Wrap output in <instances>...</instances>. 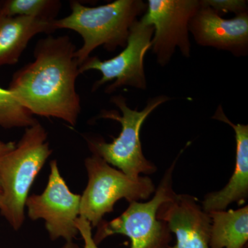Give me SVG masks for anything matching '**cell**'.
Segmentation results:
<instances>
[{"label": "cell", "mask_w": 248, "mask_h": 248, "mask_svg": "<svg viewBox=\"0 0 248 248\" xmlns=\"http://www.w3.org/2000/svg\"><path fill=\"white\" fill-rule=\"evenodd\" d=\"M68 35L48 36L36 44L35 60L14 73L9 91L32 115L54 117L75 126L81 112L76 81L80 76Z\"/></svg>", "instance_id": "1"}, {"label": "cell", "mask_w": 248, "mask_h": 248, "mask_svg": "<svg viewBox=\"0 0 248 248\" xmlns=\"http://www.w3.org/2000/svg\"><path fill=\"white\" fill-rule=\"evenodd\" d=\"M70 6L71 14L53 24L55 30L69 29L81 35L83 45L75 53L79 66L100 46L110 52L125 48L130 27L147 10L141 0H117L96 7L71 1Z\"/></svg>", "instance_id": "2"}, {"label": "cell", "mask_w": 248, "mask_h": 248, "mask_svg": "<svg viewBox=\"0 0 248 248\" xmlns=\"http://www.w3.org/2000/svg\"><path fill=\"white\" fill-rule=\"evenodd\" d=\"M51 153L46 131L37 122L26 128L14 149L0 159L3 190L0 211L16 231L24 223L31 186Z\"/></svg>", "instance_id": "3"}, {"label": "cell", "mask_w": 248, "mask_h": 248, "mask_svg": "<svg viewBox=\"0 0 248 248\" xmlns=\"http://www.w3.org/2000/svg\"><path fill=\"white\" fill-rule=\"evenodd\" d=\"M170 99L166 95L151 98L146 107L138 111L128 107L124 96H113L111 102L120 108L122 116L115 110H103L99 117L117 121L122 125V130L112 143H107L102 139L88 140L93 155L100 156L108 164L118 168L125 175L133 179L140 177L141 174L148 175L156 172V166L143 154L140 132L147 117Z\"/></svg>", "instance_id": "4"}, {"label": "cell", "mask_w": 248, "mask_h": 248, "mask_svg": "<svg viewBox=\"0 0 248 248\" xmlns=\"http://www.w3.org/2000/svg\"><path fill=\"white\" fill-rule=\"evenodd\" d=\"M178 159L179 156L166 170L151 200L132 202L120 217L99 223L93 236L96 244L112 235L122 234L130 239V248H169L172 232L156 215L161 204L177 195L173 190L172 174Z\"/></svg>", "instance_id": "5"}, {"label": "cell", "mask_w": 248, "mask_h": 248, "mask_svg": "<svg viewBox=\"0 0 248 248\" xmlns=\"http://www.w3.org/2000/svg\"><path fill=\"white\" fill-rule=\"evenodd\" d=\"M85 166L89 182L81 196L79 217L86 218L92 228L99 226L106 214L113 211L117 201L125 199L132 203L146 200L156 190L151 178L129 177L97 155L86 158Z\"/></svg>", "instance_id": "6"}, {"label": "cell", "mask_w": 248, "mask_h": 248, "mask_svg": "<svg viewBox=\"0 0 248 248\" xmlns=\"http://www.w3.org/2000/svg\"><path fill=\"white\" fill-rule=\"evenodd\" d=\"M153 34V27L138 19L130 27L126 46L117 56L107 60H101L97 56L89 57L79 66L80 74L96 70L102 75V78L93 84V92L110 81L113 82L105 89L108 94L124 86L146 89L143 60L151 48Z\"/></svg>", "instance_id": "7"}, {"label": "cell", "mask_w": 248, "mask_h": 248, "mask_svg": "<svg viewBox=\"0 0 248 248\" xmlns=\"http://www.w3.org/2000/svg\"><path fill=\"white\" fill-rule=\"evenodd\" d=\"M200 6L197 0H148L141 21L154 28L151 48L161 66L169 63L176 48L190 58L189 23Z\"/></svg>", "instance_id": "8"}, {"label": "cell", "mask_w": 248, "mask_h": 248, "mask_svg": "<svg viewBox=\"0 0 248 248\" xmlns=\"http://www.w3.org/2000/svg\"><path fill=\"white\" fill-rule=\"evenodd\" d=\"M48 182L41 195L28 197V216L35 221L44 219L52 239L62 237L72 242L78 231L76 220L79 217L81 195L73 193L60 174L58 162H50Z\"/></svg>", "instance_id": "9"}, {"label": "cell", "mask_w": 248, "mask_h": 248, "mask_svg": "<svg viewBox=\"0 0 248 248\" xmlns=\"http://www.w3.org/2000/svg\"><path fill=\"white\" fill-rule=\"evenodd\" d=\"M198 202L185 194L160 205L157 218L166 222L176 236V244L169 248H210L211 218Z\"/></svg>", "instance_id": "10"}, {"label": "cell", "mask_w": 248, "mask_h": 248, "mask_svg": "<svg viewBox=\"0 0 248 248\" xmlns=\"http://www.w3.org/2000/svg\"><path fill=\"white\" fill-rule=\"evenodd\" d=\"M189 23L197 44L228 50L236 56L248 52V14L236 15L232 19H223L211 8L202 4Z\"/></svg>", "instance_id": "11"}, {"label": "cell", "mask_w": 248, "mask_h": 248, "mask_svg": "<svg viewBox=\"0 0 248 248\" xmlns=\"http://www.w3.org/2000/svg\"><path fill=\"white\" fill-rule=\"evenodd\" d=\"M231 125L236 140V162L232 175L227 185L221 190L205 195L202 208L205 213L226 210L229 205L236 203L241 205L248 198V125L234 124L225 115L221 106L217 108L213 117Z\"/></svg>", "instance_id": "12"}, {"label": "cell", "mask_w": 248, "mask_h": 248, "mask_svg": "<svg viewBox=\"0 0 248 248\" xmlns=\"http://www.w3.org/2000/svg\"><path fill=\"white\" fill-rule=\"evenodd\" d=\"M53 22L0 14V66L16 64L32 37L56 31Z\"/></svg>", "instance_id": "13"}, {"label": "cell", "mask_w": 248, "mask_h": 248, "mask_svg": "<svg viewBox=\"0 0 248 248\" xmlns=\"http://www.w3.org/2000/svg\"><path fill=\"white\" fill-rule=\"evenodd\" d=\"M211 218L210 248H246L248 242V206L209 213Z\"/></svg>", "instance_id": "14"}, {"label": "cell", "mask_w": 248, "mask_h": 248, "mask_svg": "<svg viewBox=\"0 0 248 248\" xmlns=\"http://www.w3.org/2000/svg\"><path fill=\"white\" fill-rule=\"evenodd\" d=\"M62 6V1L59 0H1L0 14L53 22Z\"/></svg>", "instance_id": "15"}, {"label": "cell", "mask_w": 248, "mask_h": 248, "mask_svg": "<svg viewBox=\"0 0 248 248\" xmlns=\"http://www.w3.org/2000/svg\"><path fill=\"white\" fill-rule=\"evenodd\" d=\"M37 122L11 91L0 88V127L27 128Z\"/></svg>", "instance_id": "16"}, {"label": "cell", "mask_w": 248, "mask_h": 248, "mask_svg": "<svg viewBox=\"0 0 248 248\" xmlns=\"http://www.w3.org/2000/svg\"><path fill=\"white\" fill-rule=\"evenodd\" d=\"M201 2L219 15L220 13L232 12L236 15L248 13V1L245 0H203Z\"/></svg>", "instance_id": "17"}, {"label": "cell", "mask_w": 248, "mask_h": 248, "mask_svg": "<svg viewBox=\"0 0 248 248\" xmlns=\"http://www.w3.org/2000/svg\"><path fill=\"white\" fill-rule=\"evenodd\" d=\"M76 226L78 233H80L84 239V248H99L93 239L92 226L86 218L81 217H78V219L76 220ZM63 248H78V247L72 242H67Z\"/></svg>", "instance_id": "18"}, {"label": "cell", "mask_w": 248, "mask_h": 248, "mask_svg": "<svg viewBox=\"0 0 248 248\" xmlns=\"http://www.w3.org/2000/svg\"><path fill=\"white\" fill-rule=\"evenodd\" d=\"M16 144L15 142H4L0 141V159L14 149Z\"/></svg>", "instance_id": "19"}, {"label": "cell", "mask_w": 248, "mask_h": 248, "mask_svg": "<svg viewBox=\"0 0 248 248\" xmlns=\"http://www.w3.org/2000/svg\"><path fill=\"white\" fill-rule=\"evenodd\" d=\"M3 190L1 186V181H0V206H1V201H2Z\"/></svg>", "instance_id": "20"}]
</instances>
